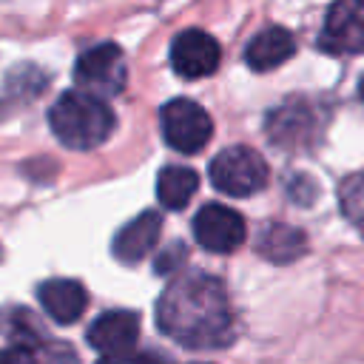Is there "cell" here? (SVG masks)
Masks as SVG:
<instances>
[{"label": "cell", "mask_w": 364, "mask_h": 364, "mask_svg": "<svg viewBox=\"0 0 364 364\" xmlns=\"http://www.w3.org/2000/svg\"><path fill=\"white\" fill-rule=\"evenodd\" d=\"M85 338L102 355L131 353V347L139 338V313H134V310H108V313H100L91 321Z\"/></svg>", "instance_id": "9"}, {"label": "cell", "mask_w": 364, "mask_h": 364, "mask_svg": "<svg viewBox=\"0 0 364 364\" xmlns=\"http://www.w3.org/2000/svg\"><path fill=\"white\" fill-rule=\"evenodd\" d=\"M48 125L65 148L91 151L111 136L117 119L102 97L77 88L57 97V102L48 111Z\"/></svg>", "instance_id": "2"}, {"label": "cell", "mask_w": 364, "mask_h": 364, "mask_svg": "<svg viewBox=\"0 0 364 364\" xmlns=\"http://www.w3.org/2000/svg\"><path fill=\"white\" fill-rule=\"evenodd\" d=\"M358 97H361V102H364V74H361V80H358Z\"/></svg>", "instance_id": "20"}, {"label": "cell", "mask_w": 364, "mask_h": 364, "mask_svg": "<svg viewBox=\"0 0 364 364\" xmlns=\"http://www.w3.org/2000/svg\"><path fill=\"white\" fill-rule=\"evenodd\" d=\"M219 60H222L219 43L202 28H188L176 34L171 43V65L185 80H199L213 74Z\"/></svg>", "instance_id": "8"}, {"label": "cell", "mask_w": 364, "mask_h": 364, "mask_svg": "<svg viewBox=\"0 0 364 364\" xmlns=\"http://www.w3.org/2000/svg\"><path fill=\"white\" fill-rule=\"evenodd\" d=\"M156 327L191 350L228 347L236 330L225 284L202 270L179 273L156 301Z\"/></svg>", "instance_id": "1"}, {"label": "cell", "mask_w": 364, "mask_h": 364, "mask_svg": "<svg viewBox=\"0 0 364 364\" xmlns=\"http://www.w3.org/2000/svg\"><path fill=\"white\" fill-rule=\"evenodd\" d=\"M358 228H361V233H364V222H361V225H358Z\"/></svg>", "instance_id": "21"}, {"label": "cell", "mask_w": 364, "mask_h": 364, "mask_svg": "<svg viewBox=\"0 0 364 364\" xmlns=\"http://www.w3.org/2000/svg\"><path fill=\"white\" fill-rule=\"evenodd\" d=\"M159 125H162L165 142L179 154H199L213 136L210 114L199 102L185 100V97L168 100L162 105Z\"/></svg>", "instance_id": "5"}, {"label": "cell", "mask_w": 364, "mask_h": 364, "mask_svg": "<svg viewBox=\"0 0 364 364\" xmlns=\"http://www.w3.org/2000/svg\"><path fill=\"white\" fill-rule=\"evenodd\" d=\"M293 51H296L293 34L282 26H270V28H262L256 37H250V43L245 48V63L253 71H270V68L282 65L284 60H290Z\"/></svg>", "instance_id": "12"}, {"label": "cell", "mask_w": 364, "mask_h": 364, "mask_svg": "<svg viewBox=\"0 0 364 364\" xmlns=\"http://www.w3.org/2000/svg\"><path fill=\"white\" fill-rule=\"evenodd\" d=\"M37 299L43 310L57 321V324H74L88 304V293L80 282L74 279H48L37 287Z\"/></svg>", "instance_id": "11"}, {"label": "cell", "mask_w": 364, "mask_h": 364, "mask_svg": "<svg viewBox=\"0 0 364 364\" xmlns=\"http://www.w3.org/2000/svg\"><path fill=\"white\" fill-rule=\"evenodd\" d=\"M310 108L304 102H287L276 111H270L267 117V134L276 145L282 148H296V145H304L307 136H310Z\"/></svg>", "instance_id": "13"}, {"label": "cell", "mask_w": 364, "mask_h": 364, "mask_svg": "<svg viewBox=\"0 0 364 364\" xmlns=\"http://www.w3.org/2000/svg\"><path fill=\"white\" fill-rule=\"evenodd\" d=\"M0 364H40L34 358V353L28 347H9V350H0Z\"/></svg>", "instance_id": "19"}, {"label": "cell", "mask_w": 364, "mask_h": 364, "mask_svg": "<svg viewBox=\"0 0 364 364\" xmlns=\"http://www.w3.org/2000/svg\"><path fill=\"white\" fill-rule=\"evenodd\" d=\"M256 250H259L267 262L287 264V262L299 259V256L307 250V239H304V233H301L299 228L273 222V225H267V228L259 233Z\"/></svg>", "instance_id": "14"}, {"label": "cell", "mask_w": 364, "mask_h": 364, "mask_svg": "<svg viewBox=\"0 0 364 364\" xmlns=\"http://www.w3.org/2000/svg\"><path fill=\"white\" fill-rule=\"evenodd\" d=\"M193 236L210 253H230L245 242V219L219 202H208L193 216Z\"/></svg>", "instance_id": "7"}, {"label": "cell", "mask_w": 364, "mask_h": 364, "mask_svg": "<svg viewBox=\"0 0 364 364\" xmlns=\"http://www.w3.org/2000/svg\"><path fill=\"white\" fill-rule=\"evenodd\" d=\"M159 233H162V216L156 210H142L139 216H134L119 228V233L111 242V250L122 264H136L156 247Z\"/></svg>", "instance_id": "10"}, {"label": "cell", "mask_w": 364, "mask_h": 364, "mask_svg": "<svg viewBox=\"0 0 364 364\" xmlns=\"http://www.w3.org/2000/svg\"><path fill=\"white\" fill-rule=\"evenodd\" d=\"M196 188H199V176L185 165H168L156 176V199L168 210H182L193 199Z\"/></svg>", "instance_id": "15"}, {"label": "cell", "mask_w": 364, "mask_h": 364, "mask_svg": "<svg viewBox=\"0 0 364 364\" xmlns=\"http://www.w3.org/2000/svg\"><path fill=\"white\" fill-rule=\"evenodd\" d=\"M182 259H185V245H171L165 253L156 256L154 270H156V273H173V270L182 264Z\"/></svg>", "instance_id": "18"}, {"label": "cell", "mask_w": 364, "mask_h": 364, "mask_svg": "<svg viewBox=\"0 0 364 364\" xmlns=\"http://www.w3.org/2000/svg\"><path fill=\"white\" fill-rule=\"evenodd\" d=\"M125 80H128V65L117 43L91 46L77 57L74 82L80 85V91L105 100V97H117L125 88Z\"/></svg>", "instance_id": "4"}, {"label": "cell", "mask_w": 364, "mask_h": 364, "mask_svg": "<svg viewBox=\"0 0 364 364\" xmlns=\"http://www.w3.org/2000/svg\"><path fill=\"white\" fill-rule=\"evenodd\" d=\"M338 205H341V213L350 222H355V225L364 222V171H358V173H353L341 182Z\"/></svg>", "instance_id": "16"}, {"label": "cell", "mask_w": 364, "mask_h": 364, "mask_svg": "<svg viewBox=\"0 0 364 364\" xmlns=\"http://www.w3.org/2000/svg\"><path fill=\"white\" fill-rule=\"evenodd\" d=\"M318 46L333 54L364 51V0H333L324 17Z\"/></svg>", "instance_id": "6"}, {"label": "cell", "mask_w": 364, "mask_h": 364, "mask_svg": "<svg viewBox=\"0 0 364 364\" xmlns=\"http://www.w3.org/2000/svg\"><path fill=\"white\" fill-rule=\"evenodd\" d=\"M97 364H171V361L156 353H119V355H102Z\"/></svg>", "instance_id": "17"}, {"label": "cell", "mask_w": 364, "mask_h": 364, "mask_svg": "<svg viewBox=\"0 0 364 364\" xmlns=\"http://www.w3.org/2000/svg\"><path fill=\"white\" fill-rule=\"evenodd\" d=\"M210 182L228 196H253L267 185V162L247 145L225 148L210 162Z\"/></svg>", "instance_id": "3"}]
</instances>
